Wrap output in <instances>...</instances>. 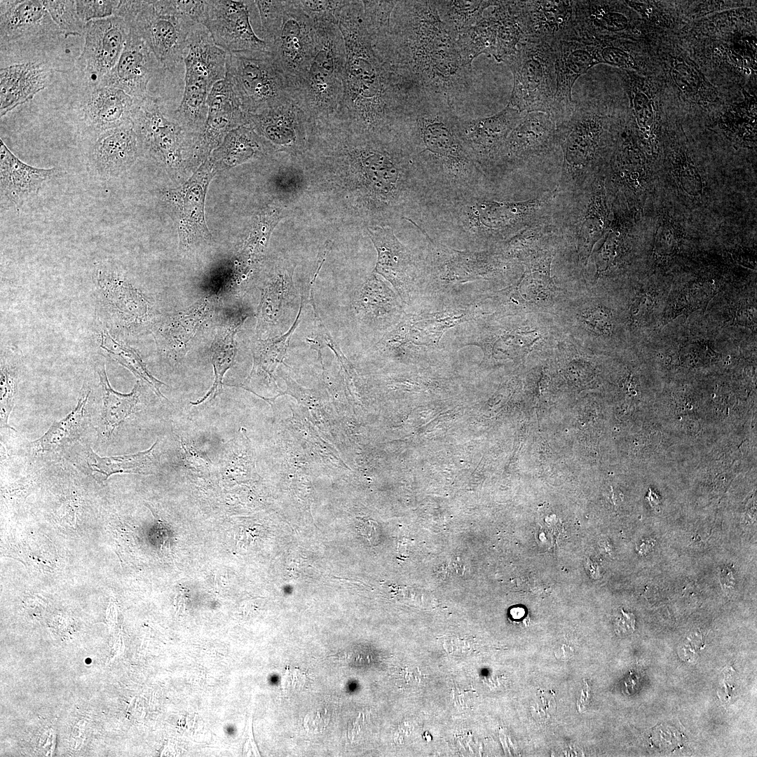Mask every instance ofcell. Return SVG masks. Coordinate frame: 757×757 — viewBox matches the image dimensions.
I'll use <instances>...</instances> for the list:
<instances>
[{
    "label": "cell",
    "instance_id": "13",
    "mask_svg": "<svg viewBox=\"0 0 757 757\" xmlns=\"http://www.w3.org/2000/svg\"><path fill=\"white\" fill-rule=\"evenodd\" d=\"M315 45L314 21L297 1H285L282 25L268 46L287 81L291 97L310 65Z\"/></svg>",
    "mask_w": 757,
    "mask_h": 757
},
{
    "label": "cell",
    "instance_id": "7",
    "mask_svg": "<svg viewBox=\"0 0 757 757\" xmlns=\"http://www.w3.org/2000/svg\"><path fill=\"white\" fill-rule=\"evenodd\" d=\"M608 118L593 102L575 104L572 113L557 126L562 152L560 192L578 193L597 177L608 142Z\"/></svg>",
    "mask_w": 757,
    "mask_h": 757
},
{
    "label": "cell",
    "instance_id": "34",
    "mask_svg": "<svg viewBox=\"0 0 757 757\" xmlns=\"http://www.w3.org/2000/svg\"><path fill=\"white\" fill-rule=\"evenodd\" d=\"M50 67L43 62H29L0 69L1 117L25 104L50 83Z\"/></svg>",
    "mask_w": 757,
    "mask_h": 757
},
{
    "label": "cell",
    "instance_id": "57",
    "mask_svg": "<svg viewBox=\"0 0 757 757\" xmlns=\"http://www.w3.org/2000/svg\"><path fill=\"white\" fill-rule=\"evenodd\" d=\"M635 629V617L632 613L625 612L622 609L615 621V632L618 635L623 636L632 633Z\"/></svg>",
    "mask_w": 757,
    "mask_h": 757
},
{
    "label": "cell",
    "instance_id": "12",
    "mask_svg": "<svg viewBox=\"0 0 757 757\" xmlns=\"http://www.w3.org/2000/svg\"><path fill=\"white\" fill-rule=\"evenodd\" d=\"M373 271L348 296V311L362 339L376 343L398 324L407 311L393 288Z\"/></svg>",
    "mask_w": 757,
    "mask_h": 757
},
{
    "label": "cell",
    "instance_id": "52",
    "mask_svg": "<svg viewBox=\"0 0 757 757\" xmlns=\"http://www.w3.org/2000/svg\"><path fill=\"white\" fill-rule=\"evenodd\" d=\"M120 1L76 0V6L80 19L85 23L114 15Z\"/></svg>",
    "mask_w": 757,
    "mask_h": 757
},
{
    "label": "cell",
    "instance_id": "23",
    "mask_svg": "<svg viewBox=\"0 0 757 757\" xmlns=\"http://www.w3.org/2000/svg\"><path fill=\"white\" fill-rule=\"evenodd\" d=\"M214 171V163L210 158L185 184L165 195L177 210L180 247L183 250L210 237L205 220L204 203Z\"/></svg>",
    "mask_w": 757,
    "mask_h": 757
},
{
    "label": "cell",
    "instance_id": "8",
    "mask_svg": "<svg viewBox=\"0 0 757 757\" xmlns=\"http://www.w3.org/2000/svg\"><path fill=\"white\" fill-rule=\"evenodd\" d=\"M114 15L146 43L159 66L172 71L184 60L196 22L182 15L172 1H120Z\"/></svg>",
    "mask_w": 757,
    "mask_h": 757
},
{
    "label": "cell",
    "instance_id": "28",
    "mask_svg": "<svg viewBox=\"0 0 757 757\" xmlns=\"http://www.w3.org/2000/svg\"><path fill=\"white\" fill-rule=\"evenodd\" d=\"M62 173L57 167L39 168L24 163L0 139L1 198L9 205L20 207L46 183Z\"/></svg>",
    "mask_w": 757,
    "mask_h": 757
},
{
    "label": "cell",
    "instance_id": "37",
    "mask_svg": "<svg viewBox=\"0 0 757 757\" xmlns=\"http://www.w3.org/2000/svg\"><path fill=\"white\" fill-rule=\"evenodd\" d=\"M304 307V296L301 292L297 315L289 329L280 335L266 339H258L255 341L252 347L253 367L249 376L243 383L250 382L257 378H264L269 383L273 381L275 383L273 372L276 367L283 362L292 336L301 320Z\"/></svg>",
    "mask_w": 757,
    "mask_h": 757
},
{
    "label": "cell",
    "instance_id": "31",
    "mask_svg": "<svg viewBox=\"0 0 757 757\" xmlns=\"http://www.w3.org/2000/svg\"><path fill=\"white\" fill-rule=\"evenodd\" d=\"M441 338L421 325L407 312L404 318L370 346L371 355L402 360L409 357H426L437 351Z\"/></svg>",
    "mask_w": 757,
    "mask_h": 757
},
{
    "label": "cell",
    "instance_id": "46",
    "mask_svg": "<svg viewBox=\"0 0 757 757\" xmlns=\"http://www.w3.org/2000/svg\"><path fill=\"white\" fill-rule=\"evenodd\" d=\"M587 40L594 43L599 63L609 64L620 70L634 71L640 69L641 60L639 53L630 39Z\"/></svg>",
    "mask_w": 757,
    "mask_h": 757
},
{
    "label": "cell",
    "instance_id": "16",
    "mask_svg": "<svg viewBox=\"0 0 757 757\" xmlns=\"http://www.w3.org/2000/svg\"><path fill=\"white\" fill-rule=\"evenodd\" d=\"M367 231L378 254L374 271L391 285L406 308L414 307L421 275L418 252L402 244L387 225L367 226Z\"/></svg>",
    "mask_w": 757,
    "mask_h": 757
},
{
    "label": "cell",
    "instance_id": "21",
    "mask_svg": "<svg viewBox=\"0 0 757 757\" xmlns=\"http://www.w3.org/2000/svg\"><path fill=\"white\" fill-rule=\"evenodd\" d=\"M523 116L507 104L498 113L487 117L465 119L459 116L458 128L461 137L489 179L500 149Z\"/></svg>",
    "mask_w": 757,
    "mask_h": 757
},
{
    "label": "cell",
    "instance_id": "49",
    "mask_svg": "<svg viewBox=\"0 0 757 757\" xmlns=\"http://www.w3.org/2000/svg\"><path fill=\"white\" fill-rule=\"evenodd\" d=\"M261 23L264 41L268 45L280 29L285 12V1H254Z\"/></svg>",
    "mask_w": 757,
    "mask_h": 757
},
{
    "label": "cell",
    "instance_id": "35",
    "mask_svg": "<svg viewBox=\"0 0 757 757\" xmlns=\"http://www.w3.org/2000/svg\"><path fill=\"white\" fill-rule=\"evenodd\" d=\"M312 123L292 98L258 114H248L247 123L273 143L286 148L297 147L305 125Z\"/></svg>",
    "mask_w": 757,
    "mask_h": 757
},
{
    "label": "cell",
    "instance_id": "25",
    "mask_svg": "<svg viewBox=\"0 0 757 757\" xmlns=\"http://www.w3.org/2000/svg\"><path fill=\"white\" fill-rule=\"evenodd\" d=\"M154 57L144 41L129 28L116 64L98 86L121 89L134 100L144 99L149 95L147 87L150 80L160 67Z\"/></svg>",
    "mask_w": 757,
    "mask_h": 757
},
{
    "label": "cell",
    "instance_id": "15",
    "mask_svg": "<svg viewBox=\"0 0 757 757\" xmlns=\"http://www.w3.org/2000/svg\"><path fill=\"white\" fill-rule=\"evenodd\" d=\"M129 27L118 15L86 23L84 45L75 67L86 87L98 86L116 64L125 44Z\"/></svg>",
    "mask_w": 757,
    "mask_h": 757
},
{
    "label": "cell",
    "instance_id": "29",
    "mask_svg": "<svg viewBox=\"0 0 757 757\" xmlns=\"http://www.w3.org/2000/svg\"><path fill=\"white\" fill-rule=\"evenodd\" d=\"M575 0L522 1L528 40L554 45L577 35Z\"/></svg>",
    "mask_w": 757,
    "mask_h": 757
},
{
    "label": "cell",
    "instance_id": "50",
    "mask_svg": "<svg viewBox=\"0 0 757 757\" xmlns=\"http://www.w3.org/2000/svg\"><path fill=\"white\" fill-rule=\"evenodd\" d=\"M17 377L13 368L3 364L1 366L0 382V417L1 428L15 430L8 424V418L13 407L14 399L17 393Z\"/></svg>",
    "mask_w": 757,
    "mask_h": 757
},
{
    "label": "cell",
    "instance_id": "54",
    "mask_svg": "<svg viewBox=\"0 0 757 757\" xmlns=\"http://www.w3.org/2000/svg\"><path fill=\"white\" fill-rule=\"evenodd\" d=\"M586 325L593 332L600 334L608 335L613 328L612 313L606 308L594 307L582 315Z\"/></svg>",
    "mask_w": 757,
    "mask_h": 757
},
{
    "label": "cell",
    "instance_id": "11",
    "mask_svg": "<svg viewBox=\"0 0 757 757\" xmlns=\"http://www.w3.org/2000/svg\"><path fill=\"white\" fill-rule=\"evenodd\" d=\"M514 78L508 105L550 114L556 90L554 45L528 40L506 64Z\"/></svg>",
    "mask_w": 757,
    "mask_h": 757
},
{
    "label": "cell",
    "instance_id": "24",
    "mask_svg": "<svg viewBox=\"0 0 757 757\" xmlns=\"http://www.w3.org/2000/svg\"><path fill=\"white\" fill-rule=\"evenodd\" d=\"M577 35L585 39H631L635 21L625 1L575 0Z\"/></svg>",
    "mask_w": 757,
    "mask_h": 757
},
{
    "label": "cell",
    "instance_id": "40",
    "mask_svg": "<svg viewBox=\"0 0 757 757\" xmlns=\"http://www.w3.org/2000/svg\"><path fill=\"white\" fill-rule=\"evenodd\" d=\"M620 76L629 102L631 120L642 132L650 130L659 109L649 83L633 71L621 70Z\"/></svg>",
    "mask_w": 757,
    "mask_h": 757
},
{
    "label": "cell",
    "instance_id": "30",
    "mask_svg": "<svg viewBox=\"0 0 757 757\" xmlns=\"http://www.w3.org/2000/svg\"><path fill=\"white\" fill-rule=\"evenodd\" d=\"M476 323L477 326H472L470 330L465 329L456 336V346L479 347L486 360L513 359L526 354L539 338L534 331L524 332L508 327L488 325L478 320Z\"/></svg>",
    "mask_w": 757,
    "mask_h": 757
},
{
    "label": "cell",
    "instance_id": "55",
    "mask_svg": "<svg viewBox=\"0 0 757 757\" xmlns=\"http://www.w3.org/2000/svg\"><path fill=\"white\" fill-rule=\"evenodd\" d=\"M534 714L540 719L550 718L556 708V702L551 692H538L536 695Z\"/></svg>",
    "mask_w": 757,
    "mask_h": 757
},
{
    "label": "cell",
    "instance_id": "10",
    "mask_svg": "<svg viewBox=\"0 0 757 757\" xmlns=\"http://www.w3.org/2000/svg\"><path fill=\"white\" fill-rule=\"evenodd\" d=\"M225 78L247 114H258L292 98L287 81L270 51L227 53Z\"/></svg>",
    "mask_w": 757,
    "mask_h": 757
},
{
    "label": "cell",
    "instance_id": "56",
    "mask_svg": "<svg viewBox=\"0 0 757 757\" xmlns=\"http://www.w3.org/2000/svg\"><path fill=\"white\" fill-rule=\"evenodd\" d=\"M329 715L325 709H317L310 712L304 719V726L311 732L322 731L327 725Z\"/></svg>",
    "mask_w": 757,
    "mask_h": 757
},
{
    "label": "cell",
    "instance_id": "33",
    "mask_svg": "<svg viewBox=\"0 0 757 757\" xmlns=\"http://www.w3.org/2000/svg\"><path fill=\"white\" fill-rule=\"evenodd\" d=\"M208 111L199 154L207 153L231 128L247 123L248 114L242 109L233 90L225 78L212 87L207 99Z\"/></svg>",
    "mask_w": 757,
    "mask_h": 757
},
{
    "label": "cell",
    "instance_id": "39",
    "mask_svg": "<svg viewBox=\"0 0 757 757\" xmlns=\"http://www.w3.org/2000/svg\"><path fill=\"white\" fill-rule=\"evenodd\" d=\"M95 369L100 378L103 395L102 417L104 433L109 437L116 428L137 410L140 384L137 381L130 393H118L112 388L109 382L104 362L97 363Z\"/></svg>",
    "mask_w": 757,
    "mask_h": 757
},
{
    "label": "cell",
    "instance_id": "9",
    "mask_svg": "<svg viewBox=\"0 0 757 757\" xmlns=\"http://www.w3.org/2000/svg\"><path fill=\"white\" fill-rule=\"evenodd\" d=\"M227 52L213 41L202 24L194 27L184 53V90L182 100L173 111L186 130L199 131L205 127L207 99L214 85L226 77Z\"/></svg>",
    "mask_w": 757,
    "mask_h": 757
},
{
    "label": "cell",
    "instance_id": "44",
    "mask_svg": "<svg viewBox=\"0 0 757 757\" xmlns=\"http://www.w3.org/2000/svg\"><path fill=\"white\" fill-rule=\"evenodd\" d=\"M100 348L105 355L127 368L138 379L148 384L158 397L165 398L160 390L162 386L165 384L152 376L135 350L116 341L106 330L101 332Z\"/></svg>",
    "mask_w": 757,
    "mask_h": 757
},
{
    "label": "cell",
    "instance_id": "2",
    "mask_svg": "<svg viewBox=\"0 0 757 757\" xmlns=\"http://www.w3.org/2000/svg\"><path fill=\"white\" fill-rule=\"evenodd\" d=\"M346 50L341 104L332 121L356 134L379 138L396 136L409 91L376 53L362 1H348L336 13Z\"/></svg>",
    "mask_w": 757,
    "mask_h": 757
},
{
    "label": "cell",
    "instance_id": "14",
    "mask_svg": "<svg viewBox=\"0 0 757 757\" xmlns=\"http://www.w3.org/2000/svg\"><path fill=\"white\" fill-rule=\"evenodd\" d=\"M135 100L132 121L141 152L164 162L178 163L188 149L186 130L173 111L165 112L158 100L149 95Z\"/></svg>",
    "mask_w": 757,
    "mask_h": 757
},
{
    "label": "cell",
    "instance_id": "17",
    "mask_svg": "<svg viewBox=\"0 0 757 757\" xmlns=\"http://www.w3.org/2000/svg\"><path fill=\"white\" fill-rule=\"evenodd\" d=\"M563 217H555L561 235L571 238L579 261L585 267L596 243L601 237L606 219L603 186L598 178L580 191L568 195Z\"/></svg>",
    "mask_w": 757,
    "mask_h": 757
},
{
    "label": "cell",
    "instance_id": "26",
    "mask_svg": "<svg viewBox=\"0 0 757 757\" xmlns=\"http://www.w3.org/2000/svg\"><path fill=\"white\" fill-rule=\"evenodd\" d=\"M86 88L78 112L90 137L132 120L135 100L124 91L102 86Z\"/></svg>",
    "mask_w": 757,
    "mask_h": 757
},
{
    "label": "cell",
    "instance_id": "1",
    "mask_svg": "<svg viewBox=\"0 0 757 757\" xmlns=\"http://www.w3.org/2000/svg\"><path fill=\"white\" fill-rule=\"evenodd\" d=\"M369 36L377 55L409 93L439 98L455 109L470 92L472 66L434 1H397L389 25Z\"/></svg>",
    "mask_w": 757,
    "mask_h": 757
},
{
    "label": "cell",
    "instance_id": "3",
    "mask_svg": "<svg viewBox=\"0 0 757 757\" xmlns=\"http://www.w3.org/2000/svg\"><path fill=\"white\" fill-rule=\"evenodd\" d=\"M458 118L442 100L409 94L397 136L426 188L428 201L474 193L493 183L461 137Z\"/></svg>",
    "mask_w": 757,
    "mask_h": 757
},
{
    "label": "cell",
    "instance_id": "27",
    "mask_svg": "<svg viewBox=\"0 0 757 757\" xmlns=\"http://www.w3.org/2000/svg\"><path fill=\"white\" fill-rule=\"evenodd\" d=\"M90 162L104 177H116L127 170L141 153L132 120L90 136Z\"/></svg>",
    "mask_w": 757,
    "mask_h": 757
},
{
    "label": "cell",
    "instance_id": "41",
    "mask_svg": "<svg viewBox=\"0 0 757 757\" xmlns=\"http://www.w3.org/2000/svg\"><path fill=\"white\" fill-rule=\"evenodd\" d=\"M158 441L149 449L134 454L101 457L91 448L87 452L88 466L100 483L117 473L151 474L155 467L154 451Z\"/></svg>",
    "mask_w": 757,
    "mask_h": 757
},
{
    "label": "cell",
    "instance_id": "22",
    "mask_svg": "<svg viewBox=\"0 0 757 757\" xmlns=\"http://www.w3.org/2000/svg\"><path fill=\"white\" fill-rule=\"evenodd\" d=\"M294 267L278 269L260 289L257 333L259 339L287 331L297 315L301 298L293 282Z\"/></svg>",
    "mask_w": 757,
    "mask_h": 757
},
{
    "label": "cell",
    "instance_id": "48",
    "mask_svg": "<svg viewBox=\"0 0 757 757\" xmlns=\"http://www.w3.org/2000/svg\"><path fill=\"white\" fill-rule=\"evenodd\" d=\"M671 70L673 81L683 93L694 97L706 90L704 78L691 64L676 59Z\"/></svg>",
    "mask_w": 757,
    "mask_h": 757
},
{
    "label": "cell",
    "instance_id": "53",
    "mask_svg": "<svg viewBox=\"0 0 757 757\" xmlns=\"http://www.w3.org/2000/svg\"><path fill=\"white\" fill-rule=\"evenodd\" d=\"M313 21H327L337 25L336 13L348 1H297Z\"/></svg>",
    "mask_w": 757,
    "mask_h": 757
},
{
    "label": "cell",
    "instance_id": "6",
    "mask_svg": "<svg viewBox=\"0 0 757 757\" xmlns=\"http://www.w3.org/2000/svg\"><path fill=\"white\" fill-rule=\"evenodd\" d=\"M316 45L310 65L292 93L312 123L332 121L343 94L346 50L338 25L314 21Z\"/></svg>",
    "mask_w": 757,
    "mask_h": 757
},
{
    "label": "cell",
    "instance_id": "38",
    "mask_svg": "<svg viewBox=\"0 0 757 757\" xmlns=\"http://www.w3.org/2000/svg\"><path fill=\"white\" fill-rule=\"evenodd\" d=\"M248 317L247 313L239 315L229 325L218 330L211 346V361L214 369V383L208 392L200 399L191 402L192 405L209 402L222 393L223 378L233 364L236 355L235 336Z\"/></svg>",
    "mask_w": 757,
    "mask_h": 757
},
{
    "label": "cell",
    "instance_id": "19",
    "mask_svg": "<svg viewBox=\"0 0 757 757\" xmlns=\"http://www.w3.org/2000/svg\"><path fill=\"white\" fill-rule=\"evenodd\" d=\"M254 1H207L203 25L214 43L227 53L266 50L269 46L254 33L250 20Z\"/></svg>",
    "mask_w": 757,
    "mask_h": 757
},
{
    "label": "cell",
    "instance_id": "32",
    "mask_svg": "<svg viewBox=\"0 0 757 757\" xmlns=\"http://www.w3.org/2000/svg\"><path fill=\"white\" fill-rule=\"evenodd\" d=\"M1 45L20 39L61 34L42 1H1Z\"/></svg>",
    "mask_w": 757,
    "mask_h": 757
},
{
    "label": "cell",
    "instance_id": "47",
    "mask_svg": "<svg viewBox=\"0 0 757 757\" xmlns=\"http://www.w3.org/2000/svg\"><path fill=\"white\" fill-rule=\"evenodd\" d=\"M52 20L65 37L83 36L86 25L79 18L76 1H42Z\"/></svg>",
    "mask_w": 757,
    "mask_h": 757
},
{
    "label": "cell",
    "instance_id": "45",
    "mask_svg": "<svg viewBox=\"0 0 757 757\" xmlns=\"http://www.w3.org/2000/svg\"><path fill=\"white\" fill-rule=\"evenodd\" d=\"M458 45L465 62L470 66L483 53L493 55L496 31L495 20L490 13L458 37Z\"/></svg>",
    "mask_w": 757,
    "mask_h": 757
},
{
    "label": "cell",
    "instance_id": "43",
    "mask_svg": "<svg viewBox=\"0 0 757 757\" xmlns=\"http://www.w3.org/2000/svg\"><path fill=\"white\" fill-rule=\"evenodd\" d=\"M90 392L82 395L76 407L65 417L55 422L48 431L34 442L37 451L44 452L55 450L73 441L81 430L84 420L85 406Z\"/></svg>",
    "mask_w": 757,
    "mask_h": 757
},
{
    "label": "cell",
    "instance_id": "20",
    "mask_svg": "<svg viewBox=\"0 0 757 757\" xmlns=\"http://www.w3.org/2000/svg\"><path fill=\"white\" fill-rule=\"evenodd\" d=\"M554 50L556 90L550 115L557 127L574 109L572 88L575 81L599 62L594 43L578 35L558 41Z\"/></svg>",
    "mask_w": 757,
    "mask_h": 757
},
{
    "label": "cell",
    "instance_id": "51",
    "mask_svg": "<svg viewBox=\"0 0 757 757\" xmlns=\"http://www.w3.org/2000/svg\"><path fill=\"white\" fill-rule=\"evenodd\" d=\"M660 294L657 289H645L634 299L629 308V319L635 326L647 322L659 304Z\"/></svg>",
    "mask_w": 757,
    "mask_h": 757
},
{
    "label": "cell",
    "instance_id": "4",
    "mask_svg": "<svg viewBox=\"0 0 757 757\" xmlns=\"http://www.w3.org/2000/svg\"><path fill=\"white\" fill-rule=\"evenodd\" d=\"M557 189L524 200L493 198L492 186L455 198L429 201L409 222L435 241L458 250L495 247L555 212Z\"/></svg>",
    "mask_w": 757,
    "mask_h": 757
},
{
    "label": "cell",
    "instance_id": "5",
    "mask_svg": "<svg viewBox=\"0 0 757 757\" xmlns=\"http://www.w3.org/2000/svg\"><path fill=\"white\" fill-rule=\"evenodd\" d=\"M422 234L425 243L417 251L421 264L417 313L475 305L479 300V284L505 278L514 266L513 259L495 247L458 250Z\"/></svg>",
    "mask_w": 757,
    "mask_h": 757
},
{
    "label": "cell",
    "instance_id": "36",
    "mask_svg": "<svg viewBox=\"0 0 757 757\" xmlns=\"http://www.w3.org/2000/svg\"><path fill=\"white\" fill-rule=\"evenodd\" d=\"M492 8L496 31L493 57L507 64L528 41L522 1H497Z\"/></svg>",
    "mask_w": 757,
    "mask_h": 757
},
{
    "label": "cell",
    "instance_id": "58",
    "mask_svg": "<svg viewBox=\"0 0 757 757\" xmlns=\"http://www.w3.org/2000/svg\"><path fill=\"white\" fill-rule=\"evenodd\" d=\"M359 529L360 532L369 539V540H371V542H375L376 539H377L378 538L376 527H369L368 525H364L362 527H359Z\"/></svg>",
    "mask_w": 757,
    "mask_h": 757
},
{
    "label": "cell",
    "instance_id": "42",
    "mask_svg": "<svg viewBox=\"0 0 757 757\" xmlns=\"http://www.w3.org/2000/svg\"><path fill=\"white\" fill-rule=\"evenodd\" d=\"M497 1H434L441 20L457 36L479 22Z\"/></svg>",
    "mask_w": 757,
    "mask_h": 757
},
{
    "label": "cell",
    "instance_id": "18",
    "mask_svg": "<svg viewBox=\"0 0 757 757\" xmlns=\"http://www.w3.org/2000/svg\"><path fill=\"white\" fill-rule=\"evenodd\" d=\"M557 142V127L552 116L526 113L511 131L493 165L491 180L520 168L531 160L550 152Z\"/></svg>",
    "mask_w": 757,
    "mask_h": 757
}]
</instances>
